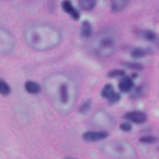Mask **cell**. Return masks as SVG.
<instances>
[{"label": "cell", "mask_w": 159, "mask_h": 159, "mask_svg": "<svg viewBox=\"0 0 159 159\" xmlns=\"http://www.w3.org/2000/svg\"><path fill=\"white\" fill-rule=\"evenodd\" d=\"M120 129L124 132H129L132 130V126L131 124H130V123L124 122L120 124Z\"/></svg>", "instance_id": "cell-22"}, {"label": "cell", "mask_w": 159, "mask_h": 159, "mask_svg": "<svg viewBox=\"0 0 159 159\" xmlns=\"http://www.w3.org/2000/svg\"><path fill=\"white\" fill-rule=\"evenodd\" d=\"M91 106H92L91 101L90 100L85 101V102H84L81 105V107H79V112L80 113H82V114H84V113H86L87 112H89V110H90V108H91Z\"/></svg>", "instance_id": "cell-20"}, {"label": "cell", "mask_w": 159, "mask_h": 159, "mask_svg": "<svg viewBox=\"0 0 159 159\" xmlns=\"http://www.w3.org/2000/svg\"><path fill=\"white\" fill-rule=\"evenodd\" d=\"M109 137V134L107 131L99 130V131H87L84 133L83 140L86 142H97L102 141Z\"/></svg>", "instance_id": "cell-5"}, {"label": "cell", "mask_w": 159, "mask_h": 159, "mask_svg": "<svg viewBox=\"0 0 159 159\" xmlns=\"http://www.w3.org/2000/svg\"><path fill=\"white\" fill-rule=\"evenodd\" d=\"M130 0H111V8L113 11L118 12L124 10Z\"/></svg>", "instance_id": "cell-10"}, {"label": "cell", "mask_w": 159, "mask_h": 159, "mask_svg": "<svg viewBox=\"0 0 159 159\" xmlns=\"http://www.w3.org/2000/svg\"><path fill=\"white\" fill-rule=\"evenodd\" d=\"M25 89L30 94H38L41 91V87L38 83L33 81H28L25 83Z\"/></svg>", "instance_id": "cell-11"}, {"label": "cell", "mask_w": 159, "mask_h": 159, "mask_svg": "<svg viewBox=\"0 0 159 159\" xmlns=\"http://www.w3.org/2000/svg\"><path fill=\"white\" fill-rule=\"evenodd\" d=\"M158 138L152 135H148V136H144L140 138V142L144 143V144H154L158 141Z\"/></svg>", "instance_id": "cell-19"}, {"label": "cell", "mask_w": 159, "mask_h": 159, "mask_svg": "<svg viewBox=\"0 0 159 159\" xmlns=\"http://www.w3.org/2000/svg\"><path fill=\"white\" fill-rule=\"evenodd\" d=\"M101 96L108 100L110 104L116 103L120 99V95L118 93H116L112 84H107L101 92Z\"/></svg>", "instance_id": "cell-4"}, {"label": "cell", "mask_w": 159, "mask_h": 159, "mask_svg": "<svg viewBox=\"0 0 159 159\" xmlns=\"http://www.w3.org/2000/svg\"><path fill=\"white\" fill-rule=\"evenodd\" d=\"M97 0H79L81 9L85 11H91L95 8Z\"/></svg>", "instance_id": "cell-14"}, {"label": "cell", "mask_w": 159, "mask_h": 159, "mask_svg": "<svg viewBox=\"0 0 159 159\" xmlns=\"http://www.w3.org/2000/svg\"><path fill=\"white\" fill-rule=\"evenodd\" d=\"M61 6L63 10L66 13H68L73 20H78L80 18V13L79 11L75 8L71 2L70 0H64L61 3Z\"/></svg>", "instance_id": "cell-8"}, {"label": "cell", "mask_w": 159, "mask_h": 159, "mask_svg": "<svg viewBox=\"0 0 159 159\" xmlns=\"http://www.w3.org/2000/svg\"><path fill=\"white\" fill-rule=\"evenodd\" d=\"M12 47V37L6 31L0 29V54L7 53Z\"/></svg>", "instance_id": "cell-6"}, {"label": "cell", "mask_w": 159, "mask_h": 159, "mask_svg": "<svg viewBox=\"0 0 159 159\" xmlns=\"http://www.w3.org/2000/svg\"><path fill=\"white\" fill-rule=\"evenodd\" d=\"M125 75V71L122 69H113L112 71H109L108 72V77L110 78H116V77H120Z\"/></svg>", "instance_id": "cell-21"}, {"label": "cell", "mask_w": 159, "mask_h": 159, "mask_svg": "<svg viewBox=\"0 0 159 159\" xmlns=\"http://www.w3.org/2000/svg\"><path fill=\"white\" fill-rule=\"evenodd\" d=\"M117 41L114 36L109 32L97 35L92 43L91 51L93 55L99 58H107L116 51Z\"/></svg>", "instance_id": "cell-1"}, {"label": "cell", "mask_w": 159, "mask_h": 159, "mask_svg": "<svg viewBox=\"0 0 159 159\" xmlns=\"http://www.w3.org/2000/svg\"><path fill=\"white\" fill-rule=\"evenodd\" d=\"M93 34V28L89 22L84 21L81 27V36L84 38H89Z\"/></svg>", "instance_id": "cell-12"}, {"label": "cell", "mask_w": 159, "mask_h": 159, "mask_svg": "<svg viewBox=\"0 0 159 159\" xmlns=\"http://www.w3.org/2000/svg\"><path fill=\"white\" fill-rule=\"evenodd\" d=\"M71 88L67 82L63 81L61 84L57 87V92H56V97L58 99L60 103L63 106L68 105L69 101L71 100V96L72 93H71Z\"/></svg>", "instance_id": "cell-3"}, {"label": "cell", "mask_w": 159, "mask_h": 159, "mask_svg": "<svg viewBox=\"0 0 159 159\" xmlns=\"http://www.w3.org/2000/svg\"><path fill=\"white\" fill-rule=\"evenodd\" d=\"M11 93V88L9 84L4 81L3 79H0V94L2 96H9Z\"/></svg>", "instance_id": "cell-17"}, {"label": "cell", "mask_w": 159, "mask_h": 159, "mask_svg": "<svg viewBox=\"0 0 159 159\" xmlns=\"http://www.w3.org/2000/svg\"><path fill=\"white\" fill-rule=\"evenodd\" d=\"M65 159H77V158H67Z\"/></svg>", "instance_id": "cell-23"}, {"label": "cell", "mask_w": 159, "mask_h": 159, "mask_svg": "<svg viewBox=\"0 0 159 159\" xmlns=\"http://www.w3.org/2000/svg\"><path fill=\"white\" fill-rule=\"evenodd\" d=\"M134 87V82L133 79L129 76H124L120 80L118 83V88L122 93H128L130 92Z\"/></svg>", "instance_id": "cell-9"}, {"label": "cell", "mask_w": 159, "mask_h": 159, "mask_svg": "<svg viewBox=\"0 0 159 159\" xmlns=\"http://www.w3.org/2000/svg\"><path fill=\"white\" fill-rule=\"evenodd\" d=\"M146 93H147V87L145 85H140L134 89L130 96L132 99H140V98L143 97L146 94Z\"/></svg>", "instance_id": "cell-15"}, {"label": "cell", "mask_w": 159, "mask_h": 159, "mask_svg": "<svg viewBox=\"0 0 159 159\" xmlns=\"http://www.w3.org/2000/svg\"><path fill=\"white\" fill-rule=\"evenodd\" d=\"M123 65L125 66L126 68L134 70V71H141L143 69V65L139 63H137V62H124L123 63Z\"/></svg>", "instance_id": "cell-18"}, {"label": "cell", "mask_w": 159, "mask_h": 159, "mask_svg": "<svg viewBox=\"0 0 159 159\" xmlns=\"http://www.w3.org/2000/svg\"><path fill=\"white\" fill-rule=\"evenodd\" d=\"M147 54V51L144 50V48H135L131 50L130 51V55L134 57V58H141V57H144Z\"/></svg>", "instance_id": "cell-16"}, {"label": "cell", "mask_w": 159, "mask_h": 159, "mask_svg": "<svg viewBox=\"0 0 159 159\" xmlns=\"http://www.w3.org/2000/svg\"><path fill=\"white\" fill-rule=\"evenodd\" d=\"M124 118L135 124H143L147 120V115L141 111H130L126 113Z\"/></svg>", "instance_id": "cell-7"}, {"label": "cell", "mask_w": 159, "mask_h": 159, "mask_svg": "<svg viewBox=\"0 0 159 159\" xmlns=\"http://www.w3.org/2000/svg\"><path fill=\"white\" fill-rule=\"evenodd\" d=\"M102 151L107 155L121 159H135L137 152L128 143L124 141H113L102 147Z\"/></svg>", "instance_id": "cell-2"}, {"label": "cell", "mask_w": 159, "mask_h": 159, "mask_svg": "<svg viewBox=\"0 0 159 159\" xmlns=\"http://www.w3.org/2000/svg\"><path fill=\"white\" fill-rule=\"evenodd\" d=\"M138 35L141 38L148 41H153L156 39V34L150 30H141L138 31Z\"/></svg>", "instance_id": "cell-13"}]
</instances>
